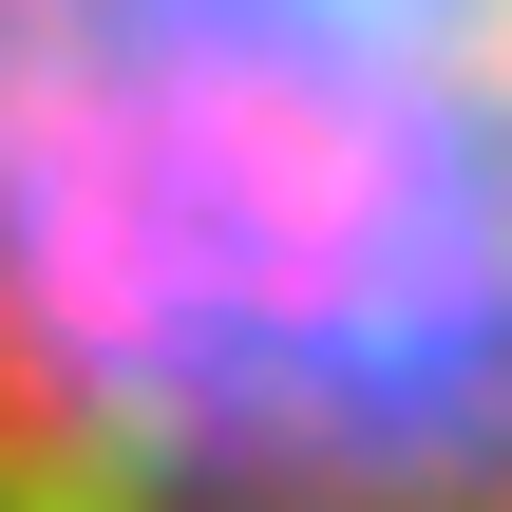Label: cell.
<instances>
[{"mask_svg":"<svg viewBox=\"0 0 512 512\" xmlns=\"http://www.w3.org/2000/svg\"><path fill=\"white\" fill-rule=\"evenodd\" d=\"M0 512H512V0H0Z\"/></svg>","mask_w":512,"mask_h":512,"instance_id":"6da1fadb","label":"cell"}]
</instances>
